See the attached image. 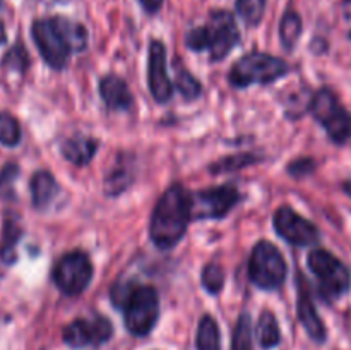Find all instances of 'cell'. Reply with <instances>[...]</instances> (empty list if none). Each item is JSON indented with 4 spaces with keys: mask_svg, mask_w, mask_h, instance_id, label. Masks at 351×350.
<instances>
[{
    "mask_svg": "<svg viewBox=\"0 0 351 350\" xmlns=\"http://www.w3.org/2000/svg\"><path fill=\"white\" fill-rule=\"evenodd\" d=\"M31 36L43 60L55 71L69 64L71 54L88 47L86 27L62 16L36 19L31 26Z\"/></svg>",
    "mask_w": 351,
    "mask_h": 350,
    "instance_id": "6da1fadb",
    "label": "cell"
},
{
    "mask_svg": "<svg viewBox=\"0 0 351 350\" xmlns=\"http://www.w3.org/2000/svg\"><path fill=\"white\" fill-rule=\"evenodd\" d=\"M191 220V194L184 185H171L153 209L149 222L151 240L160 249H171L185 235Z\"/></svg>",
    "mask_w": 351,
    "mask_h": 350,
    "instance_id": "7a4b0ae2",
    "label": "cell"
},
{
    "mask_svg": "<svg viewBox=\"0 0 351 350\" xmlns=\"http://www.w3.org/2000/svg\"><path fill=\"white\" fill-rule=\"evenodd\" d=\"M240 31L228 10H213L204 26L192 27L185 34V45L192 51H208L213 62L223 60L239 45Z\"/></svg>",
    "mask_w": 351,
    "mask_h": 350,
    "instance_id": "3957f363",
    "label": "cell"
},
{
    "mask_svg": "<svg viewBox=\"0 0 351 350\" xmlns=\"http://www.w3.org/2000/svg\"><path fill=\"white\" fill-rule=\"evenodd\" d=\"M123 321L127 329L136 336H146L153 331L160 318V295L149 285H134L122 301Z\"/></svg>",
    "mask_w": 351,
    "mask_h": 350,
    "instance_id": "277c9868",
    "label": "cell"
},
{
    "mask_svg": "<svg viewBox=\"0 0 351 350\" xmlns=\"http://www.w3.org/2000/svg\"><path fill=\"white\" fill-rule=\"evenodd\" d=\"M288 72V64L280 57L252 51L235 62L230 71V84L235 88H249L252 84H271Z\"/></svg>",
    "mask_w": 351,
    "mask_h": 350,
    "instance_id": "5b68a950",
    "label": "cell"
},
{
    "mask_svg": "<svg viewBox=\"0 0 351 350\" xmlns=\"http://www.w3.org/2000/svg\"><path fill=\"white\" fill-rule=\"evenodd\" d=\"M288 266L281 250L269 240H261L252 249L249 261V277L256 287L274 290L283 285Z\"/></svg>",
    "mask_w": 351,
    "mask_h": 350,
    "instance_id": "8992f818",
    "label": "cell"
},
{
    "mask_svg": "<svg viewBox=\"0 0 351 350\" xmlns=\"http://www.w3.org/2000/svg\"><path fill=\"white\" fill-rule=\"evenodd\" d=\"M311 112L336 144H345L351 139V113L331 89L315 93L311 102Z\"/></svg>",
    "mask_w": 351,
    "mask_h": 350,
    "instance_id": "52a82bcc",
    "label": "cell"
},
{
    "mask_svg": "<svg viewBox=\"0 0 351 350\" xmlns=\"http://www.w3.org/2000/svg\"><path fill=\"white\" fill-rule=\"evenodd\" d=\"M307 263L312 273L317 277L321 294L326 299L341 297L351 288L350 270L329 250L314 249L308 254Z\"/></svg>",
    "mask_w": 351,
    "mask_h": 350,
    "instance_id": "ba28073f",
    "label": "cell"
},
{
    "mask_svg": "<svg viewBox=\"0 0 351 350\" xmlns=\"http://www.w3.org/2000/svg\"><path fill=\"white\" fill-rule=\"evenodd\" d=\"M51 278L64 295H81L93 280L91 259L82 250H71L55 263Z\"/></svg>",
    "mask_w": 351,
    "mask_h": 350,
    "instance_id": "9c48e42d",
    "label": "cell"
},
{
    "mask_svg": "<svg viewBox=\"0 0 351 350\" xmlns=\"http://www.w3.org/2000/svg\"><path fill=\"white\" fill-rule=\"evenodd\" d=\"M240 201V192L235 185L226 184L219 187L204 189L191 194V218L215 220L223 218Z\"/></svg>",
    "mask_w": 351,
    "mask_h": 350,
    "instance_id": "30bf717a",
    "label": "cell"
},
{
    "mask_svg": "<svg viewBox=\"0 0 351 350\" xmlns=\"http://www.w3.org/2000/svg\"><path fill=\"white\" fill-rule=\"evenodd\" d=\"M113 335V326L105 316L95 314L93 318H77L64 328V342L71 349H86L89 345H101Z\"/></svg>",
    "mask_w": 351,
    "mask_h": 350,
    "instance_id": "8fae6325",
    "label": "cell"
},
{
    "mask_svg": "<svg viewBox=\"0 0 351 350\" xmlns=\"http://www.w3.org/2000/svg\"><path fill=\"white\" fill-rule=\"evenodd\" d=\"M274 229L278 235L290 242L291 246L308 247L315 246L321 239L317 226L302 215H298L290 206H281L274 213Z\"/></svg>",
    "mask_w": 351,
    "mask_h": 350,
    "instance_id": "7c38bea8",
    "label": "cell"
},
{
    "mask_svg": "<svg viewBox=\"0 0 351 350\" xmlns=\"http://www.w3.org/2000/svg\"><path fill=\"white\" fill-rule=\"evenodd\" d=\"M147 86L158 103H167L173 96V84L167 71V48L160 40H153L147 57Z\"/></svg>",
    "mask_w": 351,
    "mask_h": 350,
    "instance_id": "4fadbf2b",
    "label": "cell"
},
{
    "mask_svg": "<svg viewBox=\"0 0 351 350\" xmlns=\"http://www.w3.org/2000/svg\"><path fill=\"white\" fill-rule=\"evenodd\" d=\"M302 287L300 292H298V304H297V314L298 321L302 323V326L305 328L307 335L311 336L314 342L322 343L326 342V336H328V331H326V326L322 323L321 316L315 311V305L312 302L311 292H308L307 285H305V280L300 277Z\"/></svg>",
    "mask_w": 351,
    "mask_h": 350,
    "instance_id": "5bb4252c",
    "label": "cell"
},
{
    "mask_svg": "<svg viewBox=\"0 0 351 350\" xmlns=\"http://www.w3.org/2000/svg\"><path fill=\"white\" fill-rule=\"evenodd\" d=\"M99 95H101V100L105 102L106 108L113 110V112L129 110L134 103V96L127 82L115 74H108L101 79V82H99Z\"/></svg>",
    "mask_w": 351,
    "mask_h": 350,
    "instance_id": "9a60e30c",
    "label": "cell"
},
{
    "mask_svg": "<svg viewBox=\"0 0 351 350\" xmlns=\"http://www.w3.org/2000/svg\"><path fill=\"white\" fill-rule=\"evenodd\" d=\"M60 151L67 161L77 165V167H84L95 158L96 151H98V141L89 136L77 134V136L65 139L62 143Z\"/></svg>",
    "mask_w": 351,
    "mask_h": 350,
    "instance_id": "2e32d148",
    "label": "cell"
},
{
    "mask_svg": "<svg viewBox=\"0 0 351 350\" xmlns=\"http://www.w3.org/2000/svg\"><path fill=\"white\" fill-rule=\"evenodd\" d=\"M31 199H33L34 208L43 209L51 202V199L57 196L58 184L53 175L47 170H40L31 178Z\"/></svg>",
    "mask_w": 351,
    "mask_h": 350,
    "instance_id": "e0dca14e",
    "label": "cell"
},
{
    "mask_svg": "<svg viewBox=\"0 0 351 350\" xmlns=\"http://www.w3.org/2000/svg\"><path fill=\"white\" fill-rule=\"evenodd\" d=\"M257 342L263 349L269 350L274 349V347L280 345L281 340V331H280V325H278V319L273 312L266 311L261 314L259 321H257Z\"/></svg>",
    "mask_w": 351,
    "mask_h": 350,
    "instance_id": "ac0fdd59",
    "label": "cell"
},
{
    "mask_svg": "<svg viewBox=\"0 0 351 350\" xmlns=\"http://www.w3.org/2000/svg\"><path fill=\"white\" fill-rule=\"evenodd\" d=\"M132 170L129 168V161L120 160L105 177V192L108 196H119L125 191L132 182Z\"/></svg>",
    "mask_w": 351,
    "mask_h": 350,
    "instance_id": "d6986e66",
    "label": "cell"
},
{
    "mask_svg": "<svg viewBox=\"0 0 351 350\" xmlns=\"http://www.w3.org/2000/svg\"><path fill=\"white\" fill-rule=\"evenodd\" d=\"M197 350H221L219 328L213 316H202L197 328Z\"/></svg>",
    "mask_w": 351,
    "mask_h": 350,
    "instance_id": "ffe728a7",
    "label": "cell"
},
{
    "mask_svg": "<svg viewBox=\"0 0 351 350\" xmlns=\"http://www.w3.org/2000/svg\"><path fill=\"white\" fill-rule=\"evenodd\" d=\"M302 34V17L298 16L295 10H288L285 12L283 19L280 24V36L281 43L287 50H293L295 45H297L298 38Z\"/></svg>",
    "mask_w": 351,
    "mask_h": 350,
    "instance_id": "44dd1931",
    "label": "cell"
},
{
    "mask_svg": "<svg viewBox=\"0 0 351 350\" xmlns=\"http://www.w3.org/2000/svg\"><path fill=\"white\" fill-rule=\"evenodd\" d=\"M175 72H177V75H175V86H177V89L180 91V95L187 100L199 98L202 93L201 82H199L184 65H177V62H175Z\"/></svg>",
    "mask_w": 351,
    "mask_h": 350,
    "instance_id": "7402d4cb",
    "label": "cell"
},
{
    "mask_svg": "<svg viewBox=\"0 0 351 350\" xmlns=\"http://www.w3.org/2000/svg\"><path fill=\"white\" fill-rule=\"evenodd\" d=\"M232 350H254L252 347V319L249 312H242L233 329Z\"/></svg>",
    "mask_w": 351,
    "mask_h": 350,
    "instance_id": "603a6c76",
    "label": "cell"
},
{
    "mask_svg": "<svg viewBox=\"0 0 351 350\" xmlns=\"http://www.w3.org/2000/svg\"><path fill=\"white\" fill-rule=\"evenodd\" d=\"M21 226L17 223L16 218L12 216H7L3 220V247H2V257L7 263H12L16 259V253H14V247H16V242L21 237Z\"/></svg>",
    "mask_w": 351,
    "mask_h": 350,
    "instance_id": "cb8c5ba5",
    "label": "cell"
},
{
    "mask_svg": "<svg viewBox=\"0 0 351 350\" xmlns=\"http://www.w3.org/2000/svg\"><path fill=\"white\" fill-rule=\"evenodd\" d=\"M21 143V126L9 112H0V144L14 148Z\"/></svg>",
    "mask_w": 351,
    "mask_h": 350,
    "instance_id": "d4e9b609",
    "label": "cell"
},
{
    "mask_svg": "<svg viewBox=\"0 0 351 350\" xmlns=\"http://www.w3.org/2000/svg\"><path fill=\"white\" fill-rule=\"evenodd\" d=\"M267 0H237V10L247 26H257L263 21Z\"/></svg>",
    "mask_w": 351,
    "mask_h": 350,
    "instance_id": "484cf974",
    "label": "cell"
},
{
    "mask_svg": "<svg viewBox=\"0 0 351 350\" xmlns=\"http://www.w3.org/2000/svg\"><path fill=\"white\" fill-rule=\"evenodd\" d=\"M257 156L252 153H240V154H232V156H226L223 160L216 161L209 167V172L213 174H226V172L240 170L243 167H249V165L256 163Z\"/></svg>",
    "mask_w": 351,
    "mask_h": 350,
    "instance_id": "4316f807",
    "label": "cell"
},
{
    "mask_svg": "<svg viewBox=\"0 0 351 350\" xmlns=\"http://www.w3.org/2000/svg\"><path fill=\"white\" fill-rule=\"evenodd\" d=\"M225 285V271L219 264L209 263L202 270V287L211 295H218Z\"/></svg>",
    "mask_w": 351,
    "mask_h": 350,
    "instance_id": "83f0119b",
    "label": "cell"
},
{
    "mask_svg": "<svg viewBox=\"0 0 351 350\" xmlns=\"http://www.w3.org/2000/svg\"><path fill=\"white\" fill-rule=\"evenodd\" d=\"M17 175H19V167L16 163H7L2 168V172H0V196L9 198L12 194L14 182L17 180Z\"/></svg>",
    "mask_w": 351,
    "mask_h": 350,
    "instance_id": "f1b7e54d",
    "label": "cell"
},
{
    "mask_svg": "<svg viewBox=\"0 0 351 350\" xmlns=\"http://www.w3.org/2000/svg\"><path fill=\"white\" fill-rule=\"evenodd\" d=\"M27 62H29V58H27L26 50H24V47L21 43H17L16 47L7 54V57L3 58V64L16 69V71H24V69L27 67Z\"/></svg>",
    "mask_w": 351,
    "mask_h": 350,
    "instance_id": "f546056e",
    "label": "cell"
},
{
    "mask_svg": "<svg viewBox=\"0 0 351 350\" xmlns=\"http://www.w3.org/2000/svg\"><path fill=\"white\" fill-rule=\"evenodd\" d=\"M315 168L314 161L308 160V158H304V160H295L293 163L288 167V172H290L293 177H305V175L312 174Z\"/></svg>",
    "mask_w": 351,
    "mask_h": 350,
    "instance_id": "4dcf8cb0",
    "label": "cell"
},
{
    "mask_svg": "<svg viewBox=\"0 0 351 350\" xmlns=\"http://www.w3.org/2000/svg\"><path fill=\"white\" fill-rule=\"evenodd\" d=\"M139 3L147 14H156L163 5V0H139Z\"/></svg>",
    "mask_w": 351,
    "mask_h": 350,
    "instance_id": "1f68e13d",
    "label": "cell"
},
{
    "mask_svg": "<svg viewBox=\"0 0 351 350\" xmlns=\"http://www.w3.org/2000/svg\"><path fill=\"white\" fill-rule=\"evenodd\" d=\"M7 40V34H5V27H3V24L0 23V45L3 43V41Z\"/></svg>",
    "mask_w": 351,
    "mask_h": 350,
    "instance_id": "d6a6232c",
    "label": "cell"
},
{
    "mask_svg": "<svg viewBox=\"0 0 351 350\" xmlns=\"http://www.w3.org/2000/svg\"><path fill=\"white\" fill-rule=\"evenodd\" d=\"M345 192H346V194H348L350 198H351V180L345 182Z\"/></svg>",
    "mask_w": 351,
    "mask_h": 350,
    "instance_id": "836d02e7",
    "label": "cell"
},
{
    "mask_svg": "<svg viewBox=\"0 0 351 350\" xmlns=\"http://www.w3.org/2000/svg\"><path fill=\"white\" fill-rule=\"evenodd\" d=\"M350 36H351V33H350Z\"/></svg>",
    "mask_w": 351,
    "mask_h": 350,
    "instance_id": "e575fe53",
    "label": "cell"
},
{
    "mask_svg": "<svg viewBox=\"0 0 351 350\" xmlns=\"http://www.w3.org/2000/svg\"><path fill=\"white\" fill-rule=\"evenodd\" d=\"M0 2H2V0H0Z\"/></svg>",
    "mask_w": 351,
    "mask_h": 350,
    "instance_id": "d590c367",
    "label": "cell"
}]
</instances>
